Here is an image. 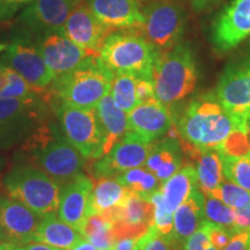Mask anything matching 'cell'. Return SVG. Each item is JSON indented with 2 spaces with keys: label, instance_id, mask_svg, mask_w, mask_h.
Listing matches in <instances>:
<instances>
[{
  "label": "cell",
  "instance_id": "obj_1",
  "mask_svg": "<svg viewBox=\"0 0 250 250\" xmlns=\"http://www.w3.org/2000/svg\"><path fill=\"white\" fill-rule=\"evenodd\" d=\"M20 149L29 154V164L45 171L61 187L83 174L85 167V158L51 120Z\"/></svg>",
  "mask_w": 250,
  "mask_h": 250
},
{
  "label": "cell",
  "instance_id": "obj_2",
  "mask_svg": "<svg viewBox=\"0 0 250 250\" xmlns=\"http://www.w3.org/2000/svg\"><path fill=\"white\" fill-rule=\"evenodd\" d=\"M176 126L181 143L201 148L218 149L227 137L237 130L236 122L218 102L215 95L192 100L177 118Z\"/></svg>",
  "mask_w": 250,
  "mask_h": 250
},
{
  "label": "cell",
  "instance_id": "obj_3",
  "mask_svg": "<svg viewBox=\"0 0 250 250\" xmlns=\"http://www.w3.org/2000/svg\"><path fill=\"white\" fill-rule=\"evenodd\" d=\"M114 77V72L103 65L99 57H95L83 66L54 79L46 90V98L54 111L59 105L95 109L110 92Z\"/></svg>",
  "mask_w": 250,
  "mask_h": 250
},
{
  "label": "cell",
  "instance_id": "obj_4",
  "mask_svg": "<svg viewBox=\"0 0 250 250\" xmlns=\"http://www.w3.org/2000/svg\"><path fill=\"white\" fill-rule=\"evenodd\" d=\"M158 51L145 39L139 28L111 31L103 41L99 58L116 73H131L153 80V66Z\"/></svg>",
  "mask_w": 250,
  "mask_h": 250
},
{
  "label": "cell",
  "instance_id": "obj_5",
  "mask_svg": "<svg viewBox=\"0 0 250 250\" xmlns=\"http://www.w3.org/2000/svg\"><path fill=\"white\" fill-rule=\"evenodd\" d=\"M198 72L192 50L180 43L170 51L158 54L153 66V85L155 98L171 108L196 88Z\"/></svg>",
  "mask_w": 250,
  "mask_h": 250
},
{
  "label": "cell",
  "instance_id": "obj_6",
  "mask_svg": "<svg viewBox=\"0 0 250 250\" xmlns=\"http://www.w3.org/2000/svg\"><path fill=\"white\" fill-rule=\"evenodd\" d=\"M2 192L40 215L56 213L61 186L31 164H17L2 176Z\"/></svg>",
  "mask_w": 250,
  "mask_h": 250
},
{
  "label": "cell",
  "instance_id": "obj_7",
  "mask_svg": "<svg viewBox=\"0 0 250 250\" xmlns=\"http://www.w3.org/2000/svg\"><path fill=\"white\" fill-rule=\"evenodd\" d=\"M51 103L43 95L0 99V149L21 147L50 121Z\"/></svg>",
  "mask_w": 250,
  "mask_h": 250
},
{
  "label": "cell",
  "instance_id": "obj_8",
  "mask_svg": "<svg viewBox=\"0 0 250 250\" xmlns=\"http://www.w3.org/2000/svg\"><path fill=\"white\" fill-rule=\"evenodd\" d=\"M80 0H33L11 26L12 40H27L35 43L41 36L61 29L68 14Z\"/></svg>",
  "mask_w": 250,
  "mask_h": 250
},
{
  "label": "cell",
  "instance_id": "obj_9",
  "mask_svg": "<svg viewBox=\"0 0 250 250\" xmlns=\"http://www.w3.org/2000/svg\"><path fill=\"white\" fill-rule=\"evenodd\" d=\"M143 35L158 54L170 51L182 39L186 17L180 5L171 0H155L143 8Z\"/></svg>",
  "mask_w": 250,
  "mask_h": 250
},
{
  "label": "cell",
  "instance_id": "obj_10",
  "mask_svg": "<svg viewBox=\"0 0 250 250\" xmlns=\"http://www.w3.org/2000/svg\"><path fill=\"white\" fill-rule=\"evenodd\" d=\"M218 102L235 120L237 130L248 133L250 118V55L228 64L214 93Z\"/></svg>",
  "mask_w": 250,
  "mask_h": 250
},
{
  "label": "cell",
  "instance_id": "obj_11",
  "mask_svg": "<svg viewBox=\"0 0 250 250\" xmlns=\"http://www.w3.org/2000/svg\"><path fill=\"white\" fill-rule=\"evenodd\" d=\"M55 112L65 137L83 158L98 160L103 156V137L95 109L59 105Z\"/></svg>",
  "mask_w": 250,
  "mask_h": 250
},
{
  "label": "cell",
  "instance_id": "obj_12",
  "mask_svg": "<svg viewBox=\"0 0 250 250\" xmlns=\"http://www.w3.org/2000/svg\"><path fill=\"white\" fill-rule=\"evenodd\" d=\"M35 45L54 74V79L65 76L98 57L68 39L62 28L41 36L36 40Z\"/></svg>",
  "mask_w": 250,
  "mask_h": 250
},
{
  "label": "cell",
  "instance_id": "obj_13",
  "mask_svg": "<svg viewBox=\"0 0 250 250\" xmlns=\"http://www.w3.org/2000/svg\"><path fill=\"white\" fill-rule=\"evenodd\" d=\"M152 144L153 142L126 131L107 154L94 162L93 179L115 177L123 171L143 167L151 152Z\"/></svg>",
  "mask_w": 250,
  "mask_h": 250
},
{
  "label": "cell",
  "instance_id": "obj_14",
  "mask_svg": "<svg viewBox=\"0 0 250 250\" xmlns=\"http://www.w3.org/2000/svg\"><path fill=\"white\" fill-rule=\"evenodd\" d=\"M0 64L13 68L39 93H45L54 81V74L31 41L12 40Z\"/></svg>",
  "mask_w": 250,
  "mask_h": 250
},
{
  "label": "cell",
  "instance_id": "obj_15",
  "mask_svg": "<svg viewBox=\"0 0 250 250\" xmlns=\"http://www.w3.org/2000/svg\"><path fill=\"white\" fill-rule=\"evenodd\" d=\"M102 215L111 220L116 241L121 237L145 235L154 223V208L151 199L127 191L120 205Z\"/></svg>",
  "mask_w": 250,
  "mask_h": 250
},
{
  "label": "cell",
  "instance_id": "obj_16",
  "mask_svg": "<svg viewBox=\"0 0 250 250\" xmlns=\"http://www.w3.org/2000/svg\"><path fill=\"white\" fill-rule=\"evenodd\" d=\"M250 36V0H233L215 18L211 28L214 49L227 52Z\"/></svg>",
  "mask_w": 250,
  "mask_h": 250
},
{
  "label": "cell",
  "instance_id": "obj_17",
  "mask_svg": "<svg viewBox=\"0 0 250 250\" xmlns=\"http://www.w3.org/2000/svg\"><path fill=\"white\" fill-rule=\"evenodd\" d=\"M43 215L6 193H0V242L22 246L31 242Z\"/></svg>",
  "mask_w": 250,
  "mask_h": 250
},
{
  "label": "cell",
  "instance_id": "obj_18",
  "mask_svg": "<svg viewBox=\"0 0 250 250\" xmlns=\"http://www.w3.org/2000/svg\"><path fill=\"white\" fill-rule=\"evenodd\" d=\"M62 29L68 39L98 57L103 41L114 31L100 22L86 0H80L74 6Z\"/></svg>",
  "mask_w": 250,
  "mask_h": 250
},
{
  "label": "cell",
  "instance_id": "obj_19",
  "mask_svg": "<svg viewBox=\"0 0 250 250\" xmlns=\"http://www.w3.org/2000/svg\"><path fill=\"white\" fill-rule=\"evenodd\" d=\"M173 125L168 107L158 99L143 102L127 114V131L154 142L165 137Z\"/></svg>",
  "mask_w": 250,
  "mask_h": 250
},
{
  "label": "cell",
  "instance_id": "obj_20",
  "mask_svg": "<svg viewBox=\"0 0 250 250\" xmlns=\"http://www.w3.org/2000/svg\"><path fill=\"white\" fill-rule=\"evenodd\" d=\"M92 189L93 180L83 173L61 187L59 191L58 217L80 233L88 218L87 211Z\"/></svg>",
  "mask_w": 250,
  "mask_h": 250
},
{
  "label": "cell",
  "instance_id": "obj_21",
  "mask_svg": "<svg viewBox=\"0 0 250 250\" xmlns=\"http://www.w3.org/2000/svg\"><path fill=\"white\" fill-rule=\"evenodd\" d=\"M90 11L111 30L139 28L144 13L138 0H86Z\"/></svg>",
  "mask_w": 250,
  "mask_h": 250
},
{
  "label": "cell",
  "instance_id": "obj_22",
  "mask_svg": "<svg viewBox=\"0 0 250 250\" xmlns=\"http://www.w3.org/2000/svg\"><path fill=\"white\" fill-rule=\"evenodd\" d=\"M183 149L180 138L165 136L154 140L144 167L164 183L183 165Z\"/></svg>",
  "mask_w": 250,
  "mask_h": 250
},
{
  "label": "cell",
  "instance_id": "obj_23",
  "mask_svg": "<svg viewBox=\"0 0 250 250\" xmlns=\"http://www.w3.org/2000/svg\"><path fill=\"white\" fill-rule=\"evenodd\" d=\"M184 153L193 161L197 182L203 193L211 192L225 179L220 152L214 148H201L181 143Z\"/></svg>",
  "mask_w": 250,
  "mask_h": 250
},
{
  "label": "cell",
  "instance_id": "obj_24",
  "mask_svg": "<svg viewBox=\"0 0 250 250\" xmlns=\"http://www.w3.org/2000/svg\"><path fill=\"white\" fill-rule=\"evenodd\" d=\"M95 112L103 137V155H105L126 133L127 115L116 104L110 93L98 103Z\"/></svg>",
  "mask_w": 250,
  "mask_h": 250
},
{
  "label": "cell",
  "instance_id": "obj_25",
  "mask_svg": "<svg viewBox=\"0 0 250 250\" xmlns=\"http://www.w3.org/2000/svg\"><path fill=\"white\" fill-rule=\"evenodd\" d=\"M204 220V193L199 188L193 189L188 198L174 212L173 235L181 246L195 233Z\"/></svg>",
  "mask_w": 250,
  "mask_h": 250
},
{
  "label": "cell",
  "instance_id": "obj_26",
  "mask_svg": "<svg viewBox=\"0 0 250 250\" xmlns=\"http://www.w3.org/2000/svg\"><path fill=\"white\" fill-rule=\"evenodd\" d=\"M81 239H83V235L76 228L62 221L56 213H50L41 219L31 242H41L71 250Z\"/></svg>",
  "mask_w": 250,
  "mask_h": 250
},
{
  "label": "cell",
  "instance_id": "obj_27",
  "mask_svg": "<svg viewBox=\"0 0 250 250\" xmlns=\"http://www.w3.org/2000/svg\"><path fill=\"white\" fill-rule=\"evenodd\" d=\"M196 188H198V182L195 166L192 162H186L176 173L161 183L160 190L167 210L174 214L175 210Z\"/></svg>",
  "mask_w": 250,
  "mask_h": 250
},
{
  "label": "cell",
  "instance_id": "obj_28",
  "mask_svg": "<svg viewBox=\"0 0 250 250\" xmlns=\"http://www.w3.org/2000/svg\"><path fill=\"white\" fill-rule=\"evenodd\" d=\"M93 180L87 214H107L121 204L129 190L115 177H99Z\"/></svg>",
  "mask_w": 250,
  "mask_h": 250
},
{
  "label": "cell",
  "instance_id": "obj_29",
  "mask_svg": "<svg viewBox=\"0 0 250 250\" xmlns=\"http://www.w3.org/2000/svg\"><path fill=\"white\" fill-rule=\"evenodd\" d=\"M122 186L126 188L131 192L151 199V196L160 189V181L145 167H137L129 169L115 176Z\"/></svg>",
  "mask_w": 250,
  "mask_h": 250
},
{
  "label": "cell",
  "instance_id": "obj_30",
  "mask_svg": "<svg viewBox=\"0 0 250 250\" xmlns=\"http://www.w3.org/2000/svg\"><path fill=\"white\" fill-rule=\"evenodd\" d=\"M81 234L98 250H112L114 248L112 223L104 215L90 214L83 225Z\"/></svg>",
  "mask_w": 250,
  "mask_h": 250
},
{
  "label": "cell",
  "instance_id": "obj_31",
  "mask_svg": "<svg viewBox=\"0 0 250 250\" xmlns=\"http://www.w3.org/2000/svg\"><path fill=\"white\" fill-rule=\"evenodd\" d=\"M39 93L13 68L0 64V99H31Z\"/></svg>",
  "mask_w": 250,
  "mask_h": 250
},
{
  "label": "cell",
  "instance_id": "obj_32",
  "mask_svg": "<svg viewBox=\"0 0 250 250\" xmlns=\"http://www.w3.org/2000/svg\"><path fill=\"white\" fill-rule=\"evenodd\" d=\"M137 80L138 78L131 73H116L111 83L109 93L118 107L126 114L138 105L136 95Z\"/></svg>",
  "mask_w": 250,
  "mask_h": 250
},
{
  "label": "cell",
  "instance_id": "obj_33",
  "mask_svg": "<svg viewBox=\"0 0 250 250\" xmlns=\"http://www.w3.org/2000/svg\"><path fill=\"white\" fill-rule=\"evenodd\" d=\"M220 155L225 179L250 191V154Z\"/></svg>",
  "mask_w": 250,
  "mask_h": 250
},
{
  "label": "cell",
  "instance_id": "obj_34",
  "mask_svg": "<svg viewBox=\"0 0 250 250\" xmlns=\"http://www.w3.org/2000/svg\"><path fill=\"white\" fill-rule=\"evenodd\" d=\"M204 219L213 224L223 225L233 229L235 210L217 197L204 193ZM234 230V229H233Z\"/></svg>",
  "mask_w": 250,
  "mask_h": 250
},
{
  "label": "cell",
  "instance_id": "obj_35",
  "mask_svg": "<svg viewBox=\"0 0 250 250\" xmlns=\"http://www.w3.org/2000/svg\"><path fill=\"white\" fill-rule=\"evenodd\" d=\"M151 202L153 208H154V223H153V227L155 228L156 233L162 237H165V239L175 241L173 235L174 214L166 208L164 196H162L160 189L151 196Z\"/></svg>",
  "mask_w": 250,
  "mask_h": 250
},
{
  "label": "cell",
  "instance_id": "obj_36",
  "mask_svg": "<svg viewBox=\"0 0 250 250\" xmlns=\"http://www.w3.org/2000/svg\"><path fill=\"white\" fill-rule=\"evenodd\" d=\"M208 193L217 197L233 208H241L250 202V191L232 182H228L226 179L221 181L218 188Z\"/></svg>",
  "mask_w": 250,
  "mask_h": 250
},
{
  "label": "cell",
  "instance_id": "obj_37",
  "mask_svg": "<svg viewBox=\"0 0 250 250\" xmlns=\"http://www.w3.org/2000/svg\"><path fill=\"white\" fill-rule=\"evenodd\" d=\"M217 151L220 152L221 154L234 156L250 154L248 133L242 132V131L239 130H234Z\"/></svg>",
  "mask_w": 250,
  "mask_h": 250
},
{
  "label": "cell",
  "instance_id": "obj_38",
  "mask_svg": "<svg viewBox=\"0 0 250 250\" xmlns=\"http://www.w3.org/2000/svg\"><path fill=\"white\" fill-rule=\"evenodd\" d=\"M199 227L204 230L208 240L218 250H223L235 234L232 228L223 226V225L213 224L211 221L206 220V219L202 221Z\"/></svg>",
  "mask_w": 250,
  "mask_h": 250
},
{
  "label": "cell",
  "instance_id": "obj_39",
  "mask_svg": "<svg viewBox=\"0 0 250 250\" xmlns=\"http://www.w3.org/2000/svg\"><path fill=\"white\" fill-rule=\"evenodd\" d=\"M143 250H182L179 243L171 240H167L156 233L155 228L148 229V237Z\"/></svg>",
  "mask_w": 250,
  "mask_h": 250
},
{
  "label": "cell",
  "instance_id": "obj_40",
  "mask_svg": "<svg viewBox=\"0 0 250 250\" xmlns=\"http://www.w3.org/2000/svg\"><path fill=\"white\" fill-rule=\"evenodd\" d=\"M182 250H218L201 227L181 245Z\"/></svg>",
  "mask_w": 250,
  "mask_h": 250
},
{
  "label": "cell",
  "instance_id": "obj_41",
  "mask_svg": "<svg viewBox=\"0 0 250 250\" xmlns=\"http://www.w3.org/2000/svg\"><path fill=\"white\" fill-rule=\"evenodd\" d=\"M33 0H0V21L9 20Z\"/></svg>",
  "mask_w": 250,
  "mask_h": 250
},
{
  "label": "cell",
  "instance_id": "obj_42",
  "mask_svg": "<svg viewBox=\"0 0 250 250\" xmlns=\"http://www.w3.org/2000/svg\"><path fill=\"white\" fill-rule=\"evenodd\" d=\"M136 95H137L138 104H140V103L143 102L149 101V100L156 99L153 80L138 78V80H137V85H136Z\"/></svg>",
  "mask_w": 250,
  "mask_h": 250
},
{
  "label": "cell",
  "instance_id": "obj_43",
  "mask_svg": "<svg viewBox=\"0 0 250 250\" xmlns=\"http://www.w3.org/2000/svg\"><path fill=\"white\" fill-rule=\"evenodd\" d=\"M235 210V220H234L233 229L234 232H241L247 230L250 232V202L241 208H234Z\"/></svg>",
  "mask_w": 250,
  "mask_h": 250
},
{
  "label": "cell",
  "instance_id": "obj_44",
  "mask_svg": "<svg viewBox=\"0 0 250 250\" xmlns=\"http://www.w3.org/2000/svg\"><path fill=\"white\" fill-rule=\"evenodd\" d=\"M250 240V232L241 230L234 234L228 245L223 250H246Z\"/></svg>",
  "mask_w": 250,
  "mask_h": 250
},
{
  "label": "cell",
  "instance_id": "obj_45",
  "mask_svg": "<svg viewBox=\"0 0 250 250\" xmlns=\"http://www.w3.org/2000/svg\"><path fill=\"white\" fill-rule=\"evenodd\" d=\"M19 250H66V249L57 248V247L45 245V243H41V242H29V243H26V245L19 246Z\"/></svg>",
  "mask_w": 250,
  "mask_h": 250
},
{
  "label": "cell",
  "instance_id": "obj_46",
  "mask_svg": "<svg viewBox=\"0 0 250 250\" xmlns=\"http://www.w3.org/2000/svg\"><path fill=\"white\" fill-rule=\"evenodd\" d=\"M189 1L190 4H191L192 8L195 9V11L199 12L215 5L217 2L220 1V0H189Z\"/></svg>",
  "mask_w": 250,
  "mask_h": 250
},
{
  "label": "cell",
  "instance_id": "obj_47",
  "mask_svg": "<svg viewBox=\"0 0 250 250\" xmlns=\"http://www.w3.org/2000/svg\"><path fill=\"white\" fill-rule=\"evenodd\" d=\"M71 250H98V249H96L95 247H94L92 243L86 239V237H83V239H81L80 241L78 242Z\"/></svg>",
  "mask_w": 250,
  "mask_h": 250
},
{
  "label": "cell",
  "instance_id": "obj_48",
  "mask_svg": "<svg viewBox=\"0 0 250 250\" xmlns=\"http://www.w3.org/2000/svg\"><path fill=\"white\" fill-rule=\"evenodd\" d=\"M0 250H19V246L14 243L0 242Z\"/></svg>",
  "mask_w": 250,
  "mask_h": 250
},
{
  "label": "cell",
  "instance_id": "obj_49",
  "mask_svg": "<svg viewBox=\"0 0 250 250\" xmlns=\"http://www.w3.org/2000/svg\"><path fill=\"white\" fill-rule=\"evenodd\" d=\"M4 168H5V160L4 158H2L1 155H0V189H1V186H2V171H4Z\"/></svg>",
  "mask_w": 250,
  "mask_h": 250
},
{
  "label": "cell",
  "instance_id": "obj_50",
  "mask_svg": "<svg viewBox=\"0 0 250 250\" xmlns=\"http://www.w3.org/2000/svg\"><path fill=\"white\" fill-rule=\"evenodd\" d=\"M6 49H7V44H0V52L5 51Z\"/></svg>",
  "mask_w": 250,
  "mask_h": 250
},
{
  "label": "cell",
  "instance_id": "obj_51",
  "mask_svg": "<svg viewBox=\"0 0 250 250\" xmlns=\"http://www.w3.org/2000/svg\"><path fill=\"white\" fill-rule=\"evenodd\" d=\"M248 138H249V143H250V118L248 121Z\"/></svg>",
  "mask_w": 250,
  "mask_h": 250
},
{
  "label": "cell",
  "instance_id": "obj_52",
  "mask_svg": "<svg viewBox=\"0 0 250 250\" xmlns=\"http://www.w3.org/2000/svg\"><path fill=\"white\" fill-rule=\"evenodd\" d=\"M138 1L140 2V4H142V2H145V1H148V2H151V1H155V0H138Z\"/></svg>",
  "mask_w": 250,
  "mask_h": 250
},
{
  "label": "cell",
  "instance_id": "obj_53",
  "mask_svg": "<svg viewBox=\"0 0 250 250\" xmlns=\"http://www.w3.org/2000/svg\"><path fill=\"white\" fill-rule=\"evenodd\" d=\"M246 250H250V240H249V243H248V246H247Z\"/></svg>",
  "mask_w": 250,
  "mask_h": 250
}]
</instances>
